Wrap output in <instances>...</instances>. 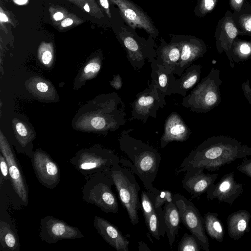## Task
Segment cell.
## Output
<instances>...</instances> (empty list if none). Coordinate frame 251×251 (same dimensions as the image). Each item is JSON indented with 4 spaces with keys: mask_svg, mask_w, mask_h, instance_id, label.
Listing matches in <instances>:
<instances>
[{
    "mask_svg": "<svg viewBox=\"0 0 251 251\" xmlns=\"http://www.w3.org/2000/svg\"><path fill=\"white\" fill-rule=\"evenodd\" d=\"M251 155V148L236 139L224 135L207 138L193 150L183 160L176 175L194 169L217 171L237 159Z\"/></svg>",
    "mask_w": 251,
    "mask_h": 251,
    "instance_id": "6da1fadb",
    "label": "cell"
},
{
    "mask_svg": "<svg viewBox=\"0 0 251 251\" xmlns=\"http://www.w3.org/2000/svg\"><path fill=\"white\" fill-rule=\"evenodd\" d=\"M132 130L131 128L124 130L120 134V149L129 158H120V163L137 176L147 191L156 195L159 190L152 182L159 171L160 154L156 148L131 136L129 134Z\"/></svg>",
    "mask_w": 251,
    "mask_h": 251,
    "instance_id": "7a4b0ae2",
    "label": "cell"
},
{
    "mask_svg": "<svg viewBox=\"0 0 251 251\" xmlns=\"http://www.w3.org/2000/svg\"><path fill=\"white\" fill-rule=\"evenodd\" d=\"M220 71L212 68L208 75L183 97L182 105L195 113H206L220 104Z\"/></svg>",
    "mask_w": 251,
    "mask_h": 251,
    "instance_id": "3957f363",
    "label": "cell"
},
{
    "mask_svg": "<svg viewBox=\"0 0 251 251\" xmlns=\"http://www.w3.org/2000/svg\"><path fill=\"white\" fill-rule=\"evenodd\" d=\"M118 163L109 170L120 200L126 209L130 221L133 225L139 223L138 211L141 209L139 193L140 186L133 172Z\"/></svg>",
    "mask_w": 251,
    "mask_h": 251,
    "instance_id": "277c9868",
    "label": "cell"
},
{
    "mask_svg": "<svg viewBox=\"0 0 251 251\" xmlns=\"http://www.w3.org/2000/svg\"><path fill=\"white\" fill-rule=\"evenodd\" d=\"M109 170L86 176L82 190V200L95 205L104 212L118 213V201L112 191L114 184Z\"/></svg>",
    "mask_w": 251,
    "mask_h": 251,
    "instance_id": "5b68a950",
    "label": "cell"
},
{
    "mask_svg": "<svg viewBox=\"0 0 251 251\" xmlns=\"http://www.w3.org/2000/svg\"><path fill=\"white\" fill-rule=\"evenodd\" d=\"M71 164L85 176L105 172L120 163V157L110 150L98 147L78 151L70 159Z\"/></svg>",
    "mask_w": 251,
    "mask_h": 251,
    "instance_id": "8992f818",
    "label": "cell"
},
{
    "mask_svg": "<svg viewBox=\"0 0 251 251\" xmlns=\"http://www.w3.org/2000/svg\"><path fill=\"white\" fill-rule=\"evenodd\" d=\"M173 201L177 206L180 220L197 239L201 248L209 251V244L204 225V218L194 204L179 193L173 195Z\"/></svg>",
    "mask_w": 251,
    "mask_h": 251,
    "instance_id": "52a82bcc",
    "label": "cell"
},
{
    "mask_svg": "<svg viewBox=\"0 0 251 251\" xmlns=\"http://www.w3.org/2000/svg\"><path fill=\"white\" fill-rule=\"evenodd\" d=\"M165 98L151 83L148 87L137 95L132 103V118L144 122L150 117L155 118L157 111L166 104Z\"/></svg>",
    "mask_w": 251,
    "mask_h": 251,
    "instance_id": "ba28073f",
    "label": "cell"
},
{
    "mask_svg": "<svg viewBox=\"0 0 251 251\" xmlns=\"http://www.w3.org/2000/svg\"><path fill=\"white\" fill-rule=\"evenodd\" d=\"M39 236L42 240L49 244H54L62 240L79 239L84 237L77 227L49 215L41 219Z\"/></svg>",
    "mask_w": 251,
    "mask_h": 251,
    "instance_id": "9c48e42d",
    "label": "cell"
},
{
    "mask_svg": "<svg viewBox=\"0 0 251 251\" xmlns=\"http://www.w3.org/2000/svg\"><path fill=\"white\" fill-rule=\"evenodd\" d=\"M32 166L40 183L49 189H53L60 180L58 165L44 151L38 150L30 155Z\"/></svg>",
    "mask_w": 251,
    "mask_h": 251,
    "instance_id": "30bf717a",
    "label": "cell"
},
{
    "mask_svg": "<svg viewBox=\"0 0 251 251\" xmlns=\"http://www.w3.org/2000/svg\"><path fill=\"white\" fill-rule=\"evenodd\" d=\"M119 7L122 18L133 28L144 29L153 37L158 36V30L151 19L130 0H111Z\"/></svg>",
    "mask_w": 251,
    "mask_h": 251,
    "instance_id": "8fae6325",
    "label": "cell"
},
{
    "mask_svg": "<svg viewBox=\"0 0 251 251\" xmlns=\"http://www.w3.org/2000/svg\"><path fill=\"white\" fill-rule=\"evenodd\" d=\"M1 153L9 167L10 181L17 195L25 205L28 202V188L16 157L7 141L2 134L0 139Z\"/></svg>",
    "mask_w": 251,
    "mask_h": 251,
    "instance_id": "7c38bea8",
    "label": "cell"
},
{
    "mask_svg": "<svg viewBox=\"0 0 251 251\" xmlns=\"http://www.w3.org/2000/svg\"><path fill=\"white\" fill-rule=\"evenodd\" d=\"M243 183H238L235 179L234 172H230L208 188L206 192V197L209 201L217 200L231 205L243 193Z\"/></svg>",
    "mask_w": 251,
    "mask_h": 251,
    "instance_id": "4fadbf2b",
    "label": "cell"
},
{
    "mask_svg": "<svg viewBox=\"0 0 251 251\" xmlns=\"http://www.w3.org/2000/svg\"><path fill=\"white\" fill-rule=\"evenodd\" d=\"M174 40L177 41L180 46V59L174 71L175 74L179 77L187 67L204 55L207 48L202 40L194 36H183Z\"/></svg>",
    "mask_w": 251,
    "mask_h": 251,
    "instance_id": "5bb4252c",
    "label": "cell"
},
{
    "mask_svg": "<svg viewBox=\"0 0 251 251\" xmlns=\"http://www.w3.org/2000/svg\"><path fill=\"white\" fill-rule=\"evenodd\" d=\"M119 37L127 58L135 69H141L147 59L151 62L156 58V51H151L142 45L126 29L122 28Z\"/></svg>",
    "mask_w": 251,
    "mask_h": 251,
    "instance_id": "9a60e30c",
    "label": "cell"
},
{
    "mask_svg": "<svg viewBox=\"0 0 251 251\" xmlns=\"http://www.w3.org/2000/svg\"><path fill=\"white\" fill-rule=\"evenodd\" d=\"M185 172L182 185L194 198L206 193L218 176V173L205 174L201 169H191Z\"/></svg>",
    "mask_w": 251,
    "mask_h": 251,
    "instance_id": "2e32d148",
    "label": "cell"
},
{
    "mask_svg": "<svg viewBox=\"0 0 251 251\" xmlns=\"http://www.w3.org/2000/svg\"><path fill=\"white\" fill-rule=\"evenodd\" d=\"M232 12L227 11L224 16L217 24L215 31L216 48L221 54L224 51L226 54L230 50L235 39L239 35V31L232 17Z\"/></svg>",
    "mask_w": 251,
    "mask_h": 251,
    "instance_id": "e0dca14e",
    "label": "cell"
},
{
    "mask_svg": "<svg viewBox=\"0 0 251 251\" xmlns=\"http://www.w3.org/2000/svg\"><path fill=\"white\" fill-rule=\"evenodd\" d=\"M93 225L98 234L117 251H128L129 241L118 228L107 220L95 216Z\"/></svg>",
    "mask_w": 251,
    "mask_h": 251,
    "instance_id": "ac0fdd59",
    "label": "cell"
},
{
    "mask_svg": "<svg viewBox=\"0 0 251 251\" xmlns=\"http://www.w3.org/2000/svg\"><path fill=\"white\" fill-rule=\"evenodd\" d=\"M191 131L180 115L173 112L166 119L164 133L160 139L162 148L173 141L184 142L187 140Z\"/></svg>",
    "mask_w": 251,
    "mask_h": 251,
    "instance_id": "d6986e66",
    "label": "cell"
},
{
    "mask_svg": "<svg viewBox=\"0 0 251 251\" xmlns=\"http://www.w3.org/2000/svg\"><path fill=\"white\" fill-rule=\"evenodd\" d=\"M151 63V83L164 97L170 96L176 79L174 71L158 63L156 59Z\"/></svg>",
    "mask_w": 251,
    "mask_h": 251,
    "instance_id": "ffe728a7",
    "label": "cell"
},
{
    "mask_svg": "<svg viewBox=\"0 0 251 251\" xmlns=\"http://www.w3.org/2000/svg\"><path fill=\"white\" fill-rule=\"evenodd\" d=\"M251 218L250 212L244 209H240L229 214L227 219V230L229 237L237 241L249 232Z\"/></svg>",
    "mask_w": 251,
    "mask_h": 251,
    "instance_id": "44dd1931",
    "label": "cell"
},
{
    "mask_svg": "<svg viewBox=\"0 0 251 251\" xmlns=\"http://www.w3.org/2000/svg\"><path fill=\"white\" fill-rule=\"evenodd\" d=\"M201 68V65L195 64L187 67L179 78L176 79L172 94H178L185 97L187 93L199 82Z\"/></svg>",
    "mask_w": 251,
    "mask_h": 251,
    "instance_id": "7402d4cb",
    "label": "cell"
},
{
    "mask_svg": "<svg viewBox=\"0 0 251 251\" xmlns=\"http://www.w3.org/2000/svg\"><path fill=\"white\" fill-rule=\"evenodd\" d=\"M181 50L179 43L173 40L170 43L162 44L156 51V61L167 69L173 71L180 57Z\"/></svg>",
    "mask_w": 251,
    "mask_h": 251,
    "instance_id": "603a6c76",
    "label": "cell"
},
{
    "mask_svg": "<svg viewBox=\"0 0 251 251\" xmlns=\"http://www.w3.org/2000/svg\"><path fill=\"white\" fill-rule=\"evenodd\" d=\"M162 209L166 226V233L171 248H172L176 237L178 234L180 228L181 220L179 210L174 201L165 203Z\"/></svg>",
    "mask_w": 251,
    "mask_h": 251,
    "instance_id": "cb8c5ba5",
    "label": "cell"
},
{
    "mask_svg": "<svg viewBox=\"0 0 251 251\" xmlns=\"http://www.w3.org/2000/svg\"><path fill=\"white\" fill-rule=\"evenodd\" d=\"M226 55L232 68L234 67V63H238L249 60L251 58V40L239 39L237 37Z\"/></svg>",
    "mask_w": 251,
    "mask_h": 251,
    "instance_id": "d4e9b609",
    "label": "cell"
},
{
    "mask_svg": "<svg viewBox=\"0 0 251 251\" xmlns=\"http://www.w3.org/2000/svg\"><path fill=\"white\" fill-rule=\"evenodd\" d=\"M232 17L239 35L251 36V4L244 2L239 12H232Z\"/></svg>",
    "mask_w": 251,
    "mask_h": 251,
    "instance_id": "484cf974",
    "label": "cell"
},
{
    "mask_svg": "<svg viewBox=\"0 0 251 251\" xmlns=\"http://www.w3.org/2000/svg\"><path fill=\"white\" fill-rule=\"evenodd\" d=\"M0 250L4 251H19L20 243L15 232L8 223L0 222Z\"/></svg>",
    "mask_w": 251,
    "mask_h": 251,
    "instance_id": "4316f807",
    "label": "cell"
},
{
    "mask_svg": "<svg viewBox=\"0 0 251 251\" xmlns=\"http://www.w3.org/2000/svg\"><path fill=\"white\" fill-rule=\"evenodd\" d=\"M205 232L211 238L220 243L223 241L225 235L224 227L216 213L207 212L204 217Z\"/></svg>",
    "mask_w": 251,
    "mask_h": 251,
    "instance_id": "83f0119b",
    "label": "cell"
},
{
    "mask_svg": "<svg viewBox=\"0 0 251 251\" xmlns=\"http://www.w3.org/2000/svg\"><path fill=\"white\" fill-rule=\"evenodd\" d=\"M150 233L156 239L164 237L166 231L162 207L155 209L146 222Z\"/></svg>",
    "mask_w": 251,
    "mask_h": 251,
    "instance_id": "f1b7e54d",
    "label": "cell"
},
{
    "mask_svg": "<svg viewBox=\"0 0 251 251\" xmlns=\"http://www.w3.org/2000/svg\"><path fill=\"white\" fill-rule=\"evenodd\" d=\"M155 195L149 191H142L141 194L140 205L141 209L146 222L151 214L155 210L154 199Z\"/></svg>",
    "mask_w": 251,
    "mask_h": 251,
    "instance_id": "f546056e",
    "label": "cell"
},
{
    "mask_svg": "<svg viewBox=\"0 0 251 251\" xmlns=\"http://www.w3.org/2000/svg\"><path fill=\"white\" fill-rule=\"evenodd\" d=\"M201 247L193 235L185 232L180 241L178 251H200Z\"/></svg>",
    "mask_w": 251,
    "mask_h": 251,
    "instance_id": "4dcf8cb0",
    "label": "cell"
},
{
    "mask_svg": "<svg viewBox=\"0 0 251 251\" xmlns=\"http://www.w3.org/2000/svg\"><path fill=\"white\" fill-rule=\"evenodd\" d=\"M194 13L198 18L203 17L211 13L216 7L218 0H197Z\"/></svg>",
    "mask_w": 251,
    "mask_h": 251,
    "instance_id": "1f68e13d",
    "label": "cell"
},
{
    "mask_svg": "<svg viewBox=\"0 0 251 251\" xmlns=\"http://www.w3.org/2000/svg\"><path fill=\"white\" fill-rule=\"evenodd\" d=\"M173 201V196L171 191L169 190H159L158 194L155 196V209L162 207L166 202H170Z\"/></svg>",
    "mask_w": 251,
    "mask_h": 251,
    "instance_id": "d6a6232c",
    "label": "cell"
},
{
    "mask_svg": "<svg viewBox=\"0 0 251 251\" xmlns=\"http://www.w3.org/2000/svg\"><path fill=\"white\" fill-rule=\"evenodd\" d=\"M237 169L251 178V159H245L236 166Z\"/></svg>",
    "mask_w": 251,
    "mask_h": 251,
    "instance_id": "836d02e7",
    "label": "cell"
},
{
    "mask_svg": "<svg viewBox=\"0 0 251 251\" xmlns=\"http://www.w3.org/2000/svg\"><path fill=\"white\" fill-rule=\"evenodd\" d=\"M0 168L1 177L4 179L10 180L8 164L5 158L1 152L0 153Z\"/></svg>",
    "mask_w": 251,
    "mask_h": 251,
    "instance_id": "e575fe53",
    "label": "cell"
},
{
    "mask_svg": "<svg viewBox=\"0 0 251 251\" xmlns=\"http://www.w3.org/2000/svg\"><path fill=\"white\" fill-rule=\"evenodd\" d=\"M91 124L94 128L98 130L104 129L107 125L106 121L100 116L93 118L91 121Z\"/></svg>",
    "mask_w": 251,
    "mask_h": 251,
    "instance_id": "d590c367",
    "label": "cell"
},
{
    "mask_svg": "<svg viewBox=\"0 0 251 251\" xmlns=\"http://www.w3.org/2000/svg\"><path fill=\"white\" fill-rule=\"evenodd\" d=\"M241 86L244 94L251 105V87L250 85L249 80L247 79L245 82L242 83Z\"/></svg>",
    "mask_w": 251,
    "mask_h": 251,
    "instance_id": "8d00e7d4",
    "label": "cell"
},
{
    "mask_svg": "<svg viewBox=\"0 0 251 251\" xmlns=\"http://www.w3.org/2000/svg\"><path fill=\"white\" fill-rule=\"evenodd\" d=\"M245 0H229V6L233 12H239Z\"/></svg>",
    "mask_w": 251,
    "mask_h": 251,
    "instance_id": "74e56055",
    "label": "cell"
},
{
    "mask_svg": "<svg viewBox=\"0 0 251 251\" xmlns=\"http://www.w3.org/2000/svg\"><path fill=\"white\" fill-rule=\"evenodd\" d=\"M100 65L97 62H91L88 64L84 68V71L87 74L90 72L96 73L100 70Z\"/></svg>",
    "mask_w": 251,
    "mask_h": 251,
    "instance_id": "f35d334b",
    "label": "cell"
},
{
    "mask_svg": "<svg viewBox=\"0 0 251 251\" xmlns=\"http://www.w3.org/2000/svg\"><path fill=\"white\" fill-rule=\"evenodd\" d=\"M16 128L18 134L22 137H25L28 134L27 130L25 126L22 123H18L16 125Z\"/></svg>",
    "mask_w": 251,
    "mask_h": 251,
    "instance_id": "ab89813d",
    "label": "cell"
},
{
    "mask_svg": "<svg viewBox=\"0 0 251 251\" xmlns=\"http://www.w3.org/2000/svg\"><path fill=\"white\" fill-rule=\"evenodd\" d=\"M111 85L117 90L121 88L123 83L120 75H115L113 80L110 82Z\"/></svg>",
    "mask_w": 251,
    "mask_h": 251,
    "instance_id": "60d3db41",
    "label": "cell"
},
{
    "mask_svg": "<svg viewBox=\"0 0 251 251\" xmlns=\"http://www.w3.org/2000/svg\"><path fill=\"white\" fill-rule=\"evenodd\" d=\"M52 55L50 51H45L42 55V59L44 64L47 65L49 64L51 60Z\"/></svg>",
    "mask_w": 251,
    "mask_h": 251,
    "instance_id": "b9f144b4",
    "label": "cell"
},
{
    "mask_svg": "<svg viewBox=\"0 0 251 251\" xmlns=\"http://www.w3.org/2000/svg\"><path fill=\"white\" fill-rule=\"evenodd\" d=\"M36 87L37 89L41 92H46L48 90V86L43 82L37 83Z\"/></svg>",
    "mask_w": 251,
    "mask_h": 251,
    "instance_id": "7bdbcfd3",
    "label": "cell"
},
{
    "mask_svg": "<svg viewBox=\"0 0 251 251\" xmlns=\"http://www.w3.org/2000/svg\"><path fill=\"white\" fill-rule=\"evenodd\" d=\"M138 248L139 251H150L151 250L147 245L144 242L141 241L138 243Z\"/></svg>",
    "mask_w": 251,
    "mask_h": 251,
    "instance_id": "ee69618b",
    "label": "cell"
},
{
    "mask_svg": "<svg viewBox=\"0 0 251 251\" xmlns=\"http://www.w3.org/2000/svg\"><path fill=\"white\" fill-rule=\"evenodd\" d=\"M101 5L107 11V14L110 17V12H109V3L108 0H100Z\"/></svg>",
    "mask_w": 251,
    "mask_h": 251,
    "instance_id": "f6af8a7d",
    "label": "cell"
},
{
    "mask_svg": "<svg viewBox=\"0 0 251 251\" xmlns=\"http://www.w3.org/2000/svg\"><path fill=\"white\" fill-rule=\"evenodd\" d=\"M73 20L70 18H67L64 20L61 23V25L63 27H66L71 25L73 24Z\"/></svg>",
    "mask_w": 251,
    "mask_h": 251,
    "instance_id": "bcb514c9",
    "label": "cell"
},
{
    "mask_svg": "<svg viewBox=\"0 0 251 251\" xmlns=\"http://www.w3.org/2000/svg\"><path fill=\"white\" fill-rule=\"evenodd\" d=\"M54 19L56 21L60 20L63 18V14L61 12H57L53 16Z\"/></svg>",
    "mask_w": 251,
    "mask_h": 251,
    "instance_id": "7dc6e473",
    "label": "cell"
},
{
    "mask_svg": "<svg viewBox=\"0 0 251 251\" xmlns=\"http://www.w3.org/2000/svg\"><path fill=\"white\" fill-rule=\"evenodd\" d=\"M0 20L2 22H7L8 21V18L6 17V16L1 12L0 14Z\"/></svg>",
    "mask_w": 251,
    "mask_h": 251,
    "instance_id": "c3c4849f",
    "label": "cell"
},
{
    "mask_svg": "<svg viewBox=\"0 0 251 251\" xmlns=\"http://www.w3.org/2000/svg\"><path fill=\"white\" fill-rule=\"evenodd\" d=\"M27 0H15V1L18 4H23L27 2Z\"/></svg>",
    "mask_w": 251,
    "mask_h": 251,
    "instance_id": "681fc988",
    "label": "cell"
},
{
    "mask_svg": "<svg viewBox=\"0 0 251 251\" xmlns=\"http://www.w3.org/2000/svg\"><path fill=\"white\" fill-rule=\"evenodd\" d=\"M84 10L87 12H90V8L87 4H86L84 6Z\"/></svg>",
    "mask_w": 251,
    "mask_h": 251,
    "instance_id": "f907efd6",
    "label": "cell"
}]
</instances>
